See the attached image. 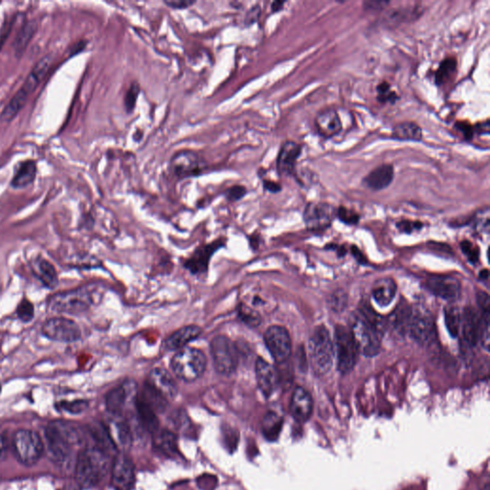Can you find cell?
<instances>
[{"label":"cell","instance_id":"cell-33","mask_svg":"<svg viewBox=\"0 0 490 490\" xmlns=\"http://www.w3.org/2000/svg\"><path fill=\"white\" fill-rule=\"evenodd\" d=\"M36 174V163L33 160L25 161L18 167L13 177L11 185L15 189H22L29 186L35 179Z\"/></svg>","mask_w":490,"mask_h":490},{"label":"cell","instance_id":"cell-46","mask_svg":"<svg viewBox=\"0 0 490 490\" xmlns=\"http://www.w3.org/2000/svg\"><path fill=\"white\" fill-rule=\"evenodd\" d=\"M474 224L477 231L489 234L490 226L489 208L484 207L474 216Z\"/></svg>","mask_w":490,"mask_h":490},{"label":"cell","instance_id":"cell-61","mask_svg":"<svg viewBox=\"0 0 490 490\" xmlns=\"http://www.w3.org/2000/svg\"><path fill=\"white\" fill-rule=\"evenodd\" d=\"M351 249H353V248H351ZM353 253H354V256H356L357 260H358L359 262H361V263L366 262V259H365L363 255L361 254V252L359 251V250L357 249L356 247H354Z\"/></svg>","mask_w":490,"mask_h":490},{"label":"cell","instance_id":"cell-25","mask_svg":"<svg viewBox=\"0 0 490 490\" xmlns=\"http://www.w3.org/2000/svg\"><path fill=\"white\" fill-rule=\"evenodd\" d=\"M202 328L199 326L190 325L179 328L164 340L162 349L165 351H181L192 341L202 335Z\"/></svg>","mask_w":490,"mask_h":490},{"label":"cell","instance_id":"cell-27","mask_svg":"<svg viewBox=\"0 0 490 490\" xmlns=\"http://www.w3.org/2000/svg\"><path fill=\"white\" fill-rule=\"evenodd\" d=\"M314 400L312 396L304 388L297 387L294 390L290 401V413L297 421H307L312 416Z\"/></svg>","mask_w":490,"mask_h":490},{"label":"cell","instance_id":"cell-32","mask_svg":"<svg viewBox=\"0 0 490 490\" xmlns=\"http://www.w3.org/2000/svg\"><path fill=\"white\" fill-rule=\"evenodd\" d=\"M458 61L455 57H447L442 59L438 67L436 73H435V83L438 87H444L452 82L455 79L457 74Z\"/></svg>","mask_w":490,"mask_h":490},{"label":"cell","instance_id":"cell-9","mask_svg":"<svg viewBox=\"0 0 490 490\" xmlns=\"http://www.w3.org/2000/svg\"><path fill=\"white\" fill-rule=\"evenodd\" d=\"M13 448L18 461L31 466L40 461L44 452V444L40 435L32 430L20 429L15 432Z\"/></svg>","mask_w":490,"mask_h":490},{"label":"cell","instance_id":"cell-20","mask_svg":"<svg viewBox=\"0 0 490 490\" xmlns=\"http://www.w3.org/2000/svg\"><path fill=\"white\" fill-rule=\"evenodd\" d=\"M426 286L435 296L447 301H454L458 298L461 293L460 283L450 276H431L426 281Z\"/></svg>","mask_w":490,"mask_h":490},{"label":"cell","instance_id":"cell-37","mask_svg":"<svg viewBox=\"0 0 490 490\" xmlns=\"http://www.w3.org/2000/svg\"><path fill=\"white\" fill-rule=\"evenodd\" d=\"M283 419L274 412H270L262 419V429L263 436L268 440H275L280 434Z\"/></svg>","mask_w":490,"mask_h":490},{"label":"cell","instance_id":"cell-63","mask_svg":"<svg viewBox=\"0 0 490 490\" xmlns=\"http://www.w3.org/2000/svg\"><path fill=\"white\" fill-rule=\"evenodd\" d=\"M479 277H481V279H483V280H486V279L489 278V271H482L481 274H479Z\"/></svg>","mask_w":490,"mask_h":490},{"label":"cell","instance_id":"cell-26","mask_svg":"<svg viewBox=\"0 0 490 490\" xmlns=\"http://www.w3.org/2000/svg\"><path fill=\"white\" fill-rule=\"evenodd\" d=\"M461 330L468 346H474L479 342L481 333V319L473 307H465L461 315Z\"/></svg>","mask_w":490,"mask_h":490},{"label":"cell","instance_id":"cell-3","mask_svg":"<svg viewBox=\"0 0 490 490\" xmlns=\"http://www.w3.org/2000/svg\"><path fill=\"white\" fill-rule=\"evenodd\" d=\"M52 62H53L52 55H47L38 61V64L34 66L29 76L25 80L22 87L15 94L14 97L0 114V121L10 122L17 117L18 114L22 111L23 106H25L31 94L36 90L41 80L46 76Z\"/></svg>","mask_w":490,"mask_h":490},{"label":"cell","instance_id":"cell-56","mask_svg":"<svg viewBox=\"0 0 490 490\" xmlns=\"http://www.w3.org/2000/svg\"><path fill=\"white\" fill-rule=\"evenodd\" d=\"M195 0H166L164 4L172 9H186L195 4Z\"/></svg>","mask_w":490,"mask_h":490},{"label":"cell","instance_id":"cell-11","mask_svg":"<svg viewBox=\"0 0 490 490\" xmlns=\"http://www.w3.org/2000/svg\"><path fill=\"white\" fill-rule=\"evenodd\" d=\"M41 333L55 342L75 343L82 339L79 324L64 316L49 318L41 326Z\"/></svg>","mask_w":490,"mask_h":490},{"label":"cell","instance_id":"cell-35","mask_svg":"<svg viewBox=\"0 0 490 490\" xmlns=\"http://www.w3.org/2000/svg\"><path fill=\"white\" fill-rule=\"evenodd\" d=\"M137 396L141 400L144 401L148 406H150L156 414L163 413L168 407V400L162 395H160L158 391L153 389L152 386L147 382L143 387L142 392Z\"/></svg>","mask_w":490,"mask_h":490},{"label":"cell","instance_id":"cell-22","mask_svg":"<svg viewBox=\"0 0 490 490\" xmlns=\"http://www.w3.org/2000/svg\"><path fill=\"white\" fill-rule=\"evenodd\" d=\"M147 383L152 386L153 389L158 391L160 395H162L167 400H174L178 393V387H177L176 380L163 368L153 369L148 374Z\"/></svg>","mask_w":490,"mask_h":490},{"label":"cell","instance_id":"cell-47","mask_svg":"<svg viewBox=\"0 0 490 490\" xmlns=\"http://www.w3.org/2000/svg\"><path fill=\"white\" fill-rule=\"evenodd\" d=\"M336 216L348 225H354V224L358 223L359 218H360L358 214L344 207V206H340L338 209H336Z\"/></svg>","mask_w":490,"mask_h":490},{"label":"cell","instance_id":"cell-40","mask_svg":"<svg viewBox=\"0 0 490 490\" xmlns=\"http://www.w3.org/2000/svg\"><path fill=\"white\" fill-rule=\"evenodd\" d=\"M445 325L452 337H457L461 330V315L458 307L450 306L444 310Z\"/></svg>","mask_w":490,"mask_h":490},{"label":"cell","instance_id":"cell-23","mask_svg":"<svg viewBox=\"0 0 490 490\" xmlns=\"http://www.w3.org/2000/svg\"><path fill=\"white\" fill-rule=\"evenodd\" d=\"M393 178H395V168L393 164H382L375 167L364 176L362 184L367 189L379 192L387 189L393 183Z\"/></svg>","mask_w":490,"mask_h":490},{"label":"cell","instance_id":"cell-21","mask_svg":"<svg viewBox=\"0 0 490 490\" xmlns=\"http://www.w3.org/2000/svg\"><path fill=\"white\" fill-rule=\"evenodd\" d=\"M303 147L294 141H286L281 147L277 158V169L281 176H295L297 161Z\"/></svg>","mask_w":490,"mask_h":490},{"label":"cell","instance_id":"cell-4","mask_svg":"<svg viewBox=\"0 0 490 490\" xmlns=\"http://www.w3.org/2000/svg\"><path fill=\"white\" fill-rule=\"evenodd\" d=\"M108 469V456L98 447L85 448L78 456L76 478L83 487H91L100 483Z\"/></svg>","mask_w":490,"mask_h":490},{"label":"cell","instance_id":"cell-19","mask_svg":"<svg viewBox=\"0 0 490 490\" xmlns=\"http://www.w3.org/2000/svg\"><path fill=\"white\" fill-rule=\"evenodd\" d=\"M255 374H256L258 387L260 392L265 398L271 397L277 389L280 382V375L277 369L262 357H258L255 364Z\"/></svg>","mask_w":490,"mask_h":490},{"label":"cell","instance_id":"cell-49","mask_svg":"<svg viewBox=\"0 0 490 490\" xmlns=\"http://www.w3.org/2000/svg\"><path fill=\"white\" fill-rule=\"evenodd\" d=\"M456 129L463 135V139L470 141L473 139L475 135V130L473 125L469 124L468 122H457L455 125Z\"/></svg>","mask_w":490,"mask_h":490},{"label":"cell","instance_id":"cell-58","mask_svg":"<svg viewBox=\"0 0 490 490\" xmlns=\"http://www.w3.org/2000/svg\"><path fill=\"white\" fill-rule=\"evenodd\" d=\"M260 15V8L259 6L253 7L248 13H247L246 18H245V23L246 24H252L256 22L258 18H259Z\"/></svg>","mask_w":490,"mask_h":490},{"label":"cell","instance_id":"cell-52","mask_svg":"<svg viewBox=\"0 0 490 490\" xmlns=\"http://www.w3.org/2000/svg\"><path fill=\"white\" fill-rule=\"evenodd\" d=\"M246 194V188L241 186V185H236V186L231 187L230 189L226 191L227 199L231 200V202H238V200H241Z\"/></svg>","mask_w":490,"mask_h":490},{"label":"cell","instance_id":"cell-1","mask_svg":"<svg viewBox=\"0 0 490 490\" xmlns=\"http://www.w3.org/2000/svg\"><path fill=\"white\" fill-rule=\"evenodd\" d=\"M382 319L372 309H363L351 320V332L359 353L372 357L379 353Z\"/></svg>","mask_w":490,"mask_h":490},{"label":"cell","instance_id":"cell-55","mask_svg":"<svg viewBox=\"0 0 490 490\" xmlns=\"http://www.w3.org/2000/svg\"><path fill=\"white\" fill-rule=\"evenodd\" d=\"M477 301H478V306L482 314H484V312H489L490 314V299L489 294L484 291H479L478 295H477Z\"/></svg>","mask_w":490,"mask_h":490},{"label":"cell","instance_id":"cell-8","mask_svg":"<svg viewBox=\"0 0 490 490\" xmlns=\"http://www.w3.org/2000/svg\"><path fill=\"white\" fill-rule=\"evenodd\" d=\"M210 354L214 367L218 374L231 375L239 365L238 348L225 335H218L210 343Z\"/></svg>","mask_w":490,"mask_h":490},{"label":"cell","instance_id":"cell-28","mask_svg":"<svg viewBox=\"0 0 490 490\" xmlns=\"http://www.w3.org/2000/svg\"><path fill=\"white\" fill-rule=\"evenodd\" d=\"M33 271L38 281L48 289L56 288L59 279L56 267L48 260L38 257L33 263Z\"/></svg>","mask_w":490,"mask_h":490},{"label":"cell","instance_id":"cell-38","mask_svg":"<svg viewBox=\"0 0 490 490\" xmlns=\"http://www.w3.org/2000/svg\"><path fill=\"white\" fill-rule=\"evenodd\" d=\"M155 445L158 450L169 457H174L178 453L176 435L171 431H167V430L159 433L158 437L155 438Z\"/></svg>","mask_w":490,"mask_h":490},{"label":"cell","instance_id":"cell-60","mask_svg":"<svg viewBox=\"0 0 490 490\" xmlns=\"http://www.w3.org/2000/svg\"><path fill=\"white\" fill-rule=\"evenodd\" d=\"M285 4V1H274L272 5H271V11H272V13L280 12L284 9Z\"/></svg>","mask_w":490,"mask_h":490},{"label":"cell","instance_id":"cell-17","mask_svg":"<svg viewBox=\"0 0 490 490\" xmlns=\"http://www.w3.org/2000/svg\"><path fill=\"white\" fill-rule=\"evenodd\" d=\"M137 398V386L134 382H126L119 387L114 388L106 395V406L113 416H120L130 400Z\"/></svg>","mask_w":490,"mask_h":490},{"label":"cell","instance_id":"cell-45","mask_svg":"<svg viewBox=\"0 0 490 490\" xmlns=\"http://www.w3.org/2000/svg\"><path fill=\"white\" fill-rule=\"evenodd\" d=\"M57 407L61 409L62 411L67 412V413L76 414L87 410L88 402L87 400H83L73 401L64 400L57 404Z\"/></svg>","mask_w":490,"mask_h":490},{"label":"cell","instance_id":"cell-12","mask_svg":"<svg viewBox=\"0 0 490 490\" xmlns=\"http://www.w3.org/2000/svg\"><path fill=\"white\" fill-rule=\"evenodd\" d=\"M265 346L271 356L277 363H285L291 356L292 343L286 328L281 326H271L263 335Z\"/></svg>","mask_w":490,"mask_h":490},{"label":"cell","instance_id":"cell-57","mask_svg":"<svg viewBox=\"0 0 490 490\" xmlns=\"http://www.w3.org/2000/svg\"><path fill=\"white\" fill-rule=\"evenodd\" d=\"M475 134L489 135L490 132V124L489 120L484 122H479L478 124L474 125Z\"/></svg>","mask_w":490,"mask_h":490},{"label":"cell","instance_id":"cell-13","mask_svg":"<svg viewBox=\"0 0 490 490\" xmlns=\"http://www.w3.org/2000/svg\"><path fill=\"white\" fill-rule=\"evenodd\" d=\"M409 333L416 342L428 345L436 337V328L432 315L427 310L419 309L412 312Z\"/></svg>","mask_w":490,"mask_h":490},{"label":"cell","instance_id":"cell-16","mask_svg":"<svg viewBox=\"0 0 490 490\" xmlns=\"http://www.w3.org/2000/svg\"><path fill=\"white\" fill-rule=\"evenodd\" d=\"M135 481L134 465L125 453H120L113 461L111 470L112 486L115 490H132Z\"/></svg>","mask_w":490,"mask_h":490},{"label":"cell","instance_id":"cell-41","mask_svg":"<svg viewBox=\"0 0 490 490\" xmlns=\"http://www.w3.org/2000/svg\"><path fill=\"white\" fill-rule=\"evenodd\" d=\"M377 100L382 105H387V104L395 105L400 99L398 94L396 91L392 90L391 83L387 82V80H382L377 85Z\"/></svg>","mask_w":490,"mask_h":490},{"label":"cell","instance_id":"cell-64","mask_svg":"<svg viewBox=\"0 0 490 490\" xmlns=\"http://www.w3.org/2000/svg\"><path fill=\"white\" fill-rule=\"evenodd\" d=\"M404 490H419V489H414V487H409V489H404Z\"/></svg>","mask_w":490,"mask_h":490},{"label":"cell","instance_id":"cell-2","mask_svg":"<svg viewBox=\"0 0 490 490\" xmlns=\"http://www.w3.org/2000/svg\"><path fill=\"white\" fill-rule=\"evenodd\" d=\"M95 286H83L80 288L59 291L47 302L49 312L57 314L79 315L85 314L97 301Z\"/></svg>","mask_w":490,"mask_h":490},{"label":"cell","instance_id":"cell-7","mask_svg":"<svg viewBox=\"0 0 490 490\" xmlns=\"http://www.w3.org/2000/svg\"><path fill=\"white\" fill-rule=\"evenodd\" d=\"M309 354L315 374L323 375L330 371L333 361V344L325 326H318L310 336Z\"/></svg>","mask_w":490,"mask_h":490},{"label":"cell","instance_id":"cell-30","mask_svg":"<svg viewBox=\"0 0 490 490\" xmlns=\"http://www.w3.org/2000/svg\"><path fill=\"white\" fill-rule=\"evenodd\" d=\"M397 294V285L392 279H383L377 281L372 289V297L379 306L387 307L392 303Z\"/></svg>","mask_w":490,"mask_h":490},{"label":"cell","instance_id":"cell-43","mask_svg":"<svg viewBox=\"0 0 490 490\" xmlns=\"http://www.w3.org/2000/svg\"><path fill=\"white\" fill-rule=\"evenodd\" d=\"M15 314L20 321L28 324V323L32 322L34 317H35V306L29 299L22 298L18 304Z\"/></svg>","mask_w":490,"mask_h":490},{"label":"cell","instance_id":"cell-62","mask_svg":"<svg viewBox=\"0 0 490 490\" xmlns=\"http://www.w3.org/2000/svg\"><path fill=\"white\" fill-rule=\"evenodd\" d=\"M5 449H6V445H5V440L4 435L0 433V458L4 455Z\"/></svg>","mask_w":490,"mask_h":490},{"label":"cell","instance_id":"cell-53","mask_svg":"<svg viewBox=\"0 0 490 490\" xmlns=\"http://www.w3.org/2000/svg\"><path fill=\"white\" fill-rule=\"evenodd\" d=\"M398 229L406 234H411L413 232L422 228V223L419 221L401 220L397 224Z\"/></svg>","mask_w":490,"mask_h":490},{"label":"cell","instance_id":"cell-24","mask_svg":"<svg viewBox=\"0 0 490 490\" xmlns=\"http://www.w3.org/2000/svg\"><path fill=\"white\" fill-rule=\"evenodd\" d=\"M224 246L223 241H216L213 244L204 245L202 248H199L194 253V255L187 262L184 267L187 268L192 274L202 275L207 272L211 257L214 253Z\"/></svg>","mask_w":490,"mask_h":490},{"label":"cell","instance_id":"cell-34","mask_svg":"<svg viewBox=\"0 0 490 490\" xmlns=\"http://www.w3.org/2000/svg\"><path fill=\"white\" fill-rule=\"evenodd\" d=\"M135 406L138 414V418L142 426L145 430L150 433H156L158 431L159 421L156 413L150 406H148L144 401L141 400L139 398L135 400Z\"/></svg>","mask_w":490,"mask_h":490},{"label":"cell","instance_id":"cell-5","mask_svg":"<svg viewBox=\"0 0 490 490\" xmlns=\"http://www.w3.org/2000/svg\"><path fill=\"white\" fill-rule=\"evenodd\" d=\"M79 440L76 430L64 422H52L46 429V449L49 457L59 463L69 458L73 445Z\"/></svg>","mask_w":490,"mask_h":490},{"label":"cell","instance_id":"cell-39","mask_svg":"<svg viewBox=\"0 0 490 490\" xmlns=\"http://www.w3.org/2000/svg\"><path fill=\"white\" fill-rule=\"evenodd\" d=\"M238 317L244 324L250 328H257L262 324V316L254 307L245 303H241L238 307Z\"/></svg>","mask_w":490,"mask_h":490},{"label":"cell","instance_id":"cell-42","mask_svg":"<svg viewBox=\"0 0 490 490\" xmlns=\"http://www.w3.org/2000/svg\"><path fill=\"white\" fill-rule=\"evenodd\" d=\"M414 15H419L414 9H395L386 14L385 20L388 24H400L401 22L413 20Z\"/></svg>","mask_w":490,"mask_h":490},{"label":"cell","instance_id":"cell-18","mask_svg":"<svg viewBox=\"0 0 490 490\" xmlns=\"http://www.w3.org/2000/svg\"><path fill=\"white\" fill-rule=\"evenodd\" d=\"M318 134L326 139L336 136L343 130V121L337 108L328 106L318 112L314 119Z\"/></svg>","mask_w":490,"mask_h":490},{"label":"cell","instance_id":"cell-31","mask_svg":"<svg viewBox=\"0 0 490 490\" xmlns=\"http://www.w3.org/2000/svg\"><path fill=\"white\" fill-rule=\"evenodd\" d=\"M424 132L419 125L414 122H401L393 127V139L421 142Z\"/></svg>","mask_w":490,"mask_h":490},{"label":"cell","instance_id":"cell-54","mask_svg":"<svg viewBox=\"0 0 490 490\" xmlns=\"http://www.w3.org/2000/svg\"><path fill=\"white\" fill-rule=\"evenodd\" d=\"M390 5V1H382V0H375V1H372V0H368V1L363 2V7L365 10L368 11H382L386 7Z\"/></svg>","mask_w":490,"mask_h":490},{"label":"cell","instance_id":"cell-14","mask_svg":"<svg viewBox=\"0 0 490 490\" xmlns=\"http://www.w3.org/2000/svg\"><path fill=\"white\" fill-rule=\"evenodd\" d=\"M336 216V209L325 202H310L306 206L304 220L309 230H324L330 226Z\"/></svg>","mask_w":490,"mask_h":490},{"label":"cell","instance_id":"cell-6","mask_svg":"<svg viewBox=\"0 0 490 490\" xmlns=\"http://www.w3.org/2000/svg\"><path fill=\"white\" fill-rule=\"evenodd\" d=\"M207 358L199 349L184 348L177 351L171 360L174 374L185 382H194L204 374Z\"/></svg>","mask_w":490,"mask_h":490},{"label":"cell","instance_id":"cell-10","mask_svg":"<svg viewBox=\"0 0 490 490\" xmlns=\"http://www.w3.org/2000/svg\"><path fill=\"white\" fill-rule=\"evenodd\" d=\"M335 348L337 368L341 374H348L356 367L359 351L350 328L338 325L335 327Z\"/></svg>","mask_w":490,"mask_h":490},{"label":"cell","instance_id":"cell-29","mask_svg":"<svg viewBox=\"0 0 490 490\" xmlns=\"http://www.w3.org/2000/svg\"><path fill=\"white\" fill-rule=\"evenodd\" d=\"M412 310L407 302H401L393 314L390 315L389 323L392 326L393 330L398 332L401 335H405L409 333V327H410Z\"/></svg>","mask_w":490,"mask_h":490},{"label":"cell","instance_id":"cell-48","mask_svg":"<svg viewBox=\"0 0 490 490\" xmlns=\"http://www.w3.org/2000/svg\"><path fill=\"white\" fill-rule=\"evenodd\" d=\"M139 93L140 88L138 83H134L127 90L126 97H125V106H126L127 113H132L134 111Z\"/></svg>","mask_w":490,"mask_h":490},{"label":"cell","instance_id":"cell-59","mask_svg":"<svg viewBox=\"0 0 490 490\" xmlns=\"http://www.w3.org/2000/svg\"><path fill=\"white\" fill-rule=\"evenodd\" d=\"M263 188H265L267 191L273 192V194H277L281 191V186L278 184L277 182L271 181H263Z\"/></svg>","mask_w":490,"mask_h":490},{"label":"cell","instance_id":"cell-15","mask_svg":"<svg viewBox=\"0 0 490 490\" xmlns=\"http://www.w3.org/2000/svg\"><path fill=\"white\" fill-rule=\"evenodd\" d=\"M169 169L174 176L181 179L197 176L202 173V160L192 150H181L171 158Z\"/></svg>","mask_w":490,"mask_h":490},{"label":"cell","instance_id":"cell-44","mask_svg":"<svg viewBox=\"0 0 490 490\" xmlns=\"http://www.w3.org/2000/svg\"><path fill=\"white\" fill-rule=\"evenodd\" d=\"M114 429H115L117 440L120 442V444L122 447H127L132 444V433H130V427L127 426L126 422L118 421L114 424Z\"/></svg>","mask_w":490,"mask_h":490},{"label":"cell","instance_id":"cell-36","mask_svg":"<svg viewBox=\"0 0 490 490\" xmlns=\"http://www.w3.org/2000/svg\"><path fill=\"white\" fill-rule=\"evenodd\" d=\"M38 29V25L35 22H25L18 31V35L15 36L14 43H13V48H14L15 55H22L27 48L31 40Z\"/></svg>","mask_w":490,"mask_h":490},{"label":"cell","instance_id":"cell-50","mask_svg":"<svg viewBox=\"0 0 490 490\" xmlns=\"http://www.w3.org/2000/svg\"><path fill=\"white\" fill-rule=\"evenodd\" d=\"M463 252L471 262L475 263L479 260V250L475 245L471 244L470 241H465L461 244Z\"/></svg>","mask_w":490,"mask_h":490},{"label":"cell","instance_id":"cell-51","mask_svg":"<svg viewBox=\"0 0 490 490\" xmlns=\"http://www.w3.org/2000/svg\"><path fill=\"white\" fill-rule=\"evenodd\" d=\"M346 295L344 292L336 291L335 294H332V300H330V307H332L335 312H341L346 307Z\"/></svg>","mask_w":490,"mask_h":490}]
</instances>
